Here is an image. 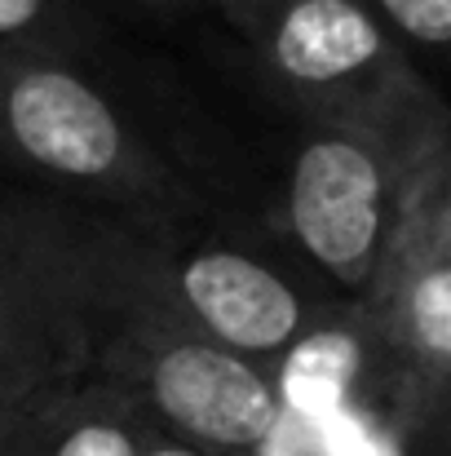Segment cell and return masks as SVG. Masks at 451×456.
Instances as JSON below:
<instances>
[{"instance_id": "obj_1", "label": "cell", "mask_w": 451, "mask_h": 456, "mask_svg": "<svg viewBox=\"0 0 451 456\" xmlns=\"http://www.w3.org/2000/svg\"><path fill=\"white\" fill-rule=\"evenodd\" d=\"M62 248L111 289L177 314L217 346L279 368L350 305L279 244L213 231L195 217H125L40 195Z\"/></svg>"}, {"instance_id": "obj_2", "label": "cell", "mask_w": 451, "mask_h": 456, "mask_svg": "<svg viewBox=\"0 0 451 456\" xmlns=\"http://www.w3.org/2000/svg\"><path fill=\"white\" fill-rule=\"evenodd\" d=\"M18 195L67 323L76 372L133 399L150 426L173 439L221 456L262 452L284 421L279 372L85 271L53 235L40 195L22 186Z\"/></svg>"}, {"instance_id": "obj_3", "label": "cell", "mask_w": 451, "mask_h": 456, "mask_svg": "<svg viewBox=\"0 0 451 456\" xmlns=\"http://www.w3.org/2000/svg\"><path fill=\"white\" fill-rule=\"evenodd\" d=\"M0 168L13 186L125 213H208L199 182L120 107L89 62L36 49H0Z\"/></svg>"}, {"instance_id": "obj_4", "label": "cell", "mask_w": 451, "mask_h": 456, "mask_svg": "<svg viewBox=\"0 0 451 456\" xmlns=\"http://www.w3.org/2000/svg\"><path fill=\"white\" fill-rule=\"evenodd\" d=\"M443 168H451V125H297L293 151L275 182V235L327 293L350 305L372 284L421 186Z\"/></svg>"}, {"instance_id": "obj_5", "label": "cell", "mask_w": 451, "mask_h": 456, "mask_svg": "<svg viewBox=\"0 0 451 456\" xmlns=\"http://www.w3.org/2000/svg\"><path fill=\"white\" fill-rule=\"evenodd\" d=\"M275 98L318 129L451 125L447 98L363 0H213Z\"/></svg>"}, {"instance_id": "obj_6", "label": "cell", "mask_w": 451, "mask_h": 456, "mask_svg": "<svg viewBox=\"0 0 451 456\" xmlns=\"http://www.w3.org/2000/svg\"><path fill=\"white\" fill-rule=\"evenodd\" d=\"M350 319L367 328L399 426L439 435L451 395V168L421 186Z\"/></svg>"}, {"instance_id": "obj_7", "label": "cell", "mask_w": 451, "mask_h": 456, "mask_svg": "<svg viewBox=\"0 0 451 456\" xmlns=\"http://www.w3.org/2000/svg\"><path fill=\"white\" fill-rule=\"evenodd\" d=\"M76 372L62 310L36 253L18 186H0V456L40 390Z\"/></svg>"}, {"instance_id": "obj_8", "label": "cell", "mask_w": 451, "mask_h": 456, "mask_svg": "<svg viewBox=\"0 0 451 456\" xmlns=\"http://www.w3.org/2000/svg\"><path fill=\"white\" fill-rule=\"evenodd\" d=\"M150 430L133 399L89 372H67L31 399L4 456H142Z\"/></svg>"}, {"instance_id": "obj_9", "label": "cell", "mask_w": 451, "mask_h": 456, "mask_svg": "<svg viewBox=\"0 0 451 456\" xmlns=\"http://www.w3.org/2000/svg\"><path fill=\"white\" fill-rule=\"evenodd\" d=\"M102 40L93 0H0V49H36L89 62Z\"/></svg>"}, {"instance_id": "obj_10", "label": "cell", "mask_w": 451, "mask_h": 456, "mask_svg": "<svg viewBox=\"0 0 451 456\" xmlns=\"http://www.w3.org/2000/svg\"><path fill=\"white\" fill-rule=\"evenodd\" d=\"M385 36L416 62V71L439 89V71L451 49V0H363Z\"/></svg>"}, {"instance_id": "obj_11", "label": "cell", "mask_w": 451, "mask_h": 456, "mask_svg": "<svg viewBox=\"0 0 451 456\" xmlns=\"http://www.w3.org/2000/svg\"><path fill=\"white\" fill-rule=\"evenodd\" d=\"M142 456H221V452H208V448H195V444H186V439H173V435H164V430H150L147 448Z\"/></svg>"}, {"instance_id": "obj_12", "label": "cell", "mask_w": 451, "mask_h": 456, "mask_svg": "<svg viewBox=\"0 0 451 456\" xmlns=\"http://www.w3.org/2000/svg\"><path fill=\"white\" fill-rule=\"evenodd\" d=\"M138 9H150V13H195V9H208L213 0H129Z\"/></svg>"}]
</instances>
